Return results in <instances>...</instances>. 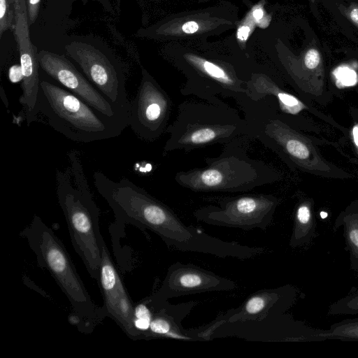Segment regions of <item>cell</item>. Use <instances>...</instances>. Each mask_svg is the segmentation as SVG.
Wrapping results in <instances>:
<instances>
[{
  "instance_id": "22",
  "label": "cell",
  "mask_w": 358,
  "mask_h": 358,
  "mask_svg": "<svg viewBox=\"0 0 358 358\" xmlns=\"http://www.w3.org/2000/svg\"><path fill=\"white\" fill-rule=\"evenodd\" d=\"M15 24V0H0V38Z\"/></svg>"
},
{
  "instance_id": "17",
  "label": "cell",
  "mask_w": 358,
  "mask_h": 358,
  "mask_svg": "<svg viewBox=\"0 0 358 358\" xmlns=\"http://www.w3.org/2000/svg\"><path fill=\"white\" fill-rule=\"evenodd\" d=\"M270 133L285 149L293 158L299 160H306L310 157V151L307 144L299 137L280 125L272 124Z\"/></svg>"
},
{
  "instance_id": "18",
  "label": "cell",
  "mask_w": 358,
  "mask_h": 358,
  "mask_svg": "<svg viewBox=\"0 0 358 358\" xmlns=\"http://www.w3.org/2000/svg\"><path fill=\"white\" fill-rule=\"evenodd\" d=\"M227 131V127L221 126H200L185 133L180 142L184 145H202L224 136Z\"/></svg>"
},
{
  "instance_id": "13",
  "label": "cell",
  "mask_w": 358,
  "mask_h": 358,
  "mask_svg": "<svg viewBox=\"0 0 358 358\" xmlns=\"http://www.w3.org/2000/svg\"><path fill=\"white\" fill-rule=\"evenodd\" d=\"M152 312L149 329L145 340L169 338L179 340H197L201 337V331H187L183 329L181 321L195 305L194 302L173 306L167 301L153 303L145 299Z\"/></svg>"
},
{
  "instance_id": "29",
  "label": "cell",
  "mask_w": 358,
  "mask_h": 358,
  "mask_svg": "<svg viewBox=\"0 0 358 358\" xmlns=\"http://www.w3.org/2000/svg\"><path fill=\"white\" fill-rule=\"evenodd\" d=\"M199 29V24L194 21H189L183 24L182 30L186 34H193Z\"/></svg>"
},
{
  "instance_id": "34",
  "label": "cell",
  "mask_w": 358,
  "mask_h": 358,
  "mask_svg": "<svg viewBox=\"0 0 358 358\" xmlns=\"http://www.w3.org/2000/svg\"><path fill=\"white\" fill-rule=\"evenodd\" d=\"M353 138L356 146L358 148V124L355 126L352 130Z\"/></svg>"
},
{
  "instance_id": "35",
  "label": "cell",
  "mask_w": 358,
  "mask_h": 358,
  "mask_svg": "<svg viewBox=\"0 0 358 358\" xmlns=\"http://www.w3.org/2000/svg\"><path fill=\"white\" fill-rule=\"evenodd\" d=\"M1 97L2 98L3 103L6 105V106H8V101L2 86H1Z\"/></svg>"
},
{
  "instance_id": "26",
  "label": "cell",
  "mask_w": 358,
  "mask_h": 358,
  "mask_svg": "<svg viewBox=\"0 0 358 358\" xmlns=\"http://www.w3.org/2000/svg\"><path fill=\"white\" fill-rule=\"evenodd\" d=\"M41 0H27V15L29 26L35 23L39 13Z\"/></svg>"
},
{
  "instance_id": "32",
  "label": "cell",
  "mask_w": 358,
  "mask_h": 358,
  "mask_svg": "<svg viewBox=\"0 0 358 358\" xmlns=\"http://www.w3.org/2000/svg\"><path fill=\"white\" fill-rule=\"evenodd\" d=\"M350 17L351 20L358 25V7H354L350 11Z\"/></svg>"
},
{
  "instance_id": "24",
  "label": "cell",
  "mask_w": 358,
  "mask_h": 358,
  "mask_svg": "<svg viewBox=\"0 0 358 358\" xmlns=\"http://www.w3.org/2000/svg\"><path fill=\"white\" fill-rule=\"evenodd\" d=\"M198 66L209 76L225 85H232L233 80L220 66L203 59H197Z\"/></svg>"
},
{
  "instance_id": "12",
  "label": "cell",
  "mask_w": 358,
  "mask_h": 358,
  "mask_svg": "<svg viewBox=\"0 0 358 358\" xmlns=\"http://www.w3.org/2000/svg\"><path fill=\"white\" fill-rule=\"evenodd\" d=\"M295 298L296 290L290 285L258 291L220 320L234 322L273 318L283 314L293 304Z\"/></svg>"
},
{
  "instance_id": "11",
  "label": "cell",
  "mask_w": 358,
  "mask_h": 358,
  "mask_svg": "<svg viewBox=\"0 0 358 358\" xmlns=\"http://www.w3.org/2000/svg\"><path fill=\"white\" fill-rule=\"evenodd\" d=\"M103 299L106 317L111 318L131 339L140 340L134 326V308L131 297L110 257L106 243L97 282Z\"/></svg>"
},
{
  "instance_id": "30",
  "label": "cell",
  "mask_w": 358,
  "mask_h": 358,
  "mask_svg": "<svg viewBox=\"0 0 358 358\" xmlns=\"http://www.w3.org/2000/svg\"><path fill=\"white\" fill-rule=\"evenodd\" d=\"M250 30V27L248 26L241 27L237 32V37L241 41L246 40Z\"/></svg>"
},
{
  "instance_id": "23",
  "label": "cell",
  "mask_w": 358,
  "mask_h": 358,
  "mask_svg": "<svg viewBox=\"0 0 358 358\" xmlns=\"http://www.w3.org/2000/svg\"><path fill=\"white\" fill-rule=\"evenodd\" d=\"M271 92L277 96L282 109L291 114H296L305 106L295 96L278 90H266V92Z\"/></svg>"
},
{
  "instance_id": "10",
  "label": "cell",
  "mask_w": 358,
  "mask_h": 358,
  "mask_svg": "<svg viewBox=\"0 0 358 358\" xmlns=\"http://www.w3.org/2000/svg\"><path fill=\"white\" fill-rule=\"evenodd\" d=\"M236 283L193 264L177 262L171 265L159 290L148 297L153 303L185 295L234 289Z\"/></svg>"
},
{
  "instance_id": "27",
  "label": "cell",
  "mask_w": 358,
  "mask_h": 358,
  "mask_svg": "<svg viewBox=\"0 0 358 358\" xmlns=\"http://www.w3.org/2000/svg\"><path fill=\"white\" fill-rule=\"evenodd\" d=\"M320 62V52L314 48L308 50L304 57V64L308 69H315Z\"/></svg>"
},
{
  "instance_id": "6",
  "label": "cell",
  "mask_w": 358,
  "mask_h": 358,
  "mask_svg": "<svg viewBox=\"0 0 358 358\" xmlns=\"http://www.w3.org/2000/svg\"><path fill=\"white\" fill-rule=\"evenodd\" d=\"M37 58L40 68L55 83L106 117L128 124V113L112 104L64 55L42 50Z\"/></svg>"
},
{
  "instance_id": "4",
  "label": "cell",
  "mask_w": 358,
  "mask_h": 358,
  "mask_svg": "<svg viewBox=\"0 0 358 358\" xmlns=\"http://www.w3.org/2000/svg\"><path fill=\"white\" fill-rule=\"evenodd\" d=\"M38 109L52 128L79 143L117 137L128 127L127 123L101 114L57 83L42 78Z\"/></svg>"
},
{
  "instance_id": "28",
  "label": "cell",
  "mask_w": 358,
  "mask_h": 358,
  "mask_svg": "<svg viewBox=\"0 0 358 358\" xmlns=\"http://www.w3.org/2000/svg\"><path fill=\"white\" fill-rule=\"evenodd\" d=\"M8 78L13 83H19L23 80V74L20 64H15L8 70Z\"/></svg>"
},
{
  "instance_id": "33",
  "label": "cell",
  "mask_w": 358,
  "mask_h": 358,
  "mask_svg": "<svg viewBox=\"0 0 358 358\" xmlns=\"http://www.w3.org/2000/svg\"><path fill=\"white\" fill-rule=\"evenodd\" d=\"M264 13L261 8H257L253 12V16L257 20H260L263 17Z\"/></svg>"
},
{
  "instance_id": "2",
  "label": "cell",
  "mask_w": 358,
  "mask_h": 358,
  "mask_svg": "<svg viewBox=\"0 0 358 358\" xmlns=\"http://www.w3.org/2000/svg\"><path fill=\"white\" fill-rule=\"evenodd\" d=\"M70 166L56 171V194L69 229L71 241L89 275L99 281L103 238L99 227L100 211L86 179L79 152L68 153Z\"/></svg>"
},
{
  "instance_id": "20",
  "label": "cell",
  "mask_w": 358,
  "mask_h": 358,
  "mask_svg": "<svg viewBox=\"0 0 358 358\" xmlns=\"http://www.w3.org/2000/svg\"><path fill=\"white\" fill-rule=\"evenodd\" d=\"M152 315V309L145 299L135 306L134 322L140 339H145L150 327Z\"/></svg>"
},
{
  "instance_id": "16",
  "label": "cell",
  "mask_w": 358,
  "mask_h": 358,
  "mask_svg": "<svg viewBox=\"0 0 358 358\" xmlns=\"http://www.w3.org/2000/svg\"><path fill=\"white\" fill-rule=\"evenodd\" d=\"M342 225L345 241V250L349 252L352 269L358 271V213H350L335 222V228Z\"/></svg>"
},
{
  "instance_id": "14",
  "label": "cell",
  "mask_w": 358,
  "mask_h": 358,
  "mask_svg": "<svg viewBox=\"0 0 358 358\" xmlns=\"http://www.w3.org/2000/svg\"><path fill=\"white\" fill-rule=\"evenodd\" d=\"M203 170L182 173L180 180L185 186L196 190L227 189L238 187V171L229 162Z\"/></svg>"
},
{
  "instance_id": "8",
  "label": "cell",
  "mask_w": 358,
  "mask_h": 358,
  "mask_svg": "<svg viewBox=\"0 0 358 358\" xmlns=\"http://www.w3.org/2000/svg\"><path fill=\"white\" fill-rule=\"evenodd\" d=\"M29 27L27 0H15V24L13 32L19 49L20 64L23 74L22 94L19 101L28 126L36 121L39 113L38 98L41 82L38 51L31 41Z\"/></svg>"
},
{
  "instance_id": "15",
  "label": "cell",
  "mask_w": 358,
  "mask_h": 358,
  "mask_svg": "<svg viewBox=\"0 0 358 358\" xmlns=\"http://www.w3.org/2000/svg\"><path fill=\"white\" fill-rule=\"evenodd\" d=\"M315 221L308 203L301 204L296 212L289 245L298 247L308 243L315 235Z\"/></svg>"
},
{
  "instance_id": "1",
  "label": "cell",
  "mask_w": 358,
  "mask_h": 358,
  "mask_svg": "<svg viewBox=\"0 0 358 358\" xmlns=\"http://www.w3.org/2000/svg\"><path fill=\"white\" fill-rule=\"evenodd\" d=\"M98 193L112 209L118 224H129L148 229L167 246L182 252H195L224 257L229 243L185 225L164 203L127 178L110 180L101 171L94 173Z\"/></svg>"
},
{
  "instance_id": "5",
  "label": "cell",
  "mask_w": 358,
  "mask_h": 358,
  "mask_svg": "<svg viewBox=\"0 0 358 358\" xmlns=\"http://www.w3.org/2000/svg\"><path fill=\"white\" fill-rule=\"evenodd\" d=\"M65 51L89 81L115 106L128 113L125 69L120 60L96 39H76Z\"/></svg>"
},
{
  "instance_id": "21",
  "label": "cell",
  "mask_w": 358,
  "mask_h": 358,
  "mask_svg": "<svg viewBox=\"0 0 358 358\" xmlns=\"http://www.w3.org/2000/svg\"><path fill=\"white\" fill-rule=\"evenodd\" d=\"M330 315L358 314V291L334 302L329 307Z\"/></svg>"
},
{
  "instance_id": "3",
  "label": "cell",
  "mask_w": 358,
  "mask_h": 358,
  "mask_svg": "<svg viewBox=\"0 0 358 358\" xmlns=\"http://www.w3.org/2000/svg\"><path fill=\"white\" fill-rule=\"evenodd\" d=\"M20 236L35 254L38 266L48 271L69 299L73 323L80 331L92 333L106 317V312L92 300L62 241L37 215Z\"/></svg>"
},
{
  "instance_id": "31",
  "label": "cell",
  "mask_w": 358,
  "mask_h": 358,
  "mask_svg": "<svg viewBox=\"0 0 358 358\" xmlns=\"http://www.w3.org/2000/svg\"><path fill=\"white\" fill-rule=\"evenodd\" d=\"M80 1H82L84 3H87L89 1H96L99 3H101L106 10H107L110 12H111L113 10L112 5L108 0H80Z\"/></svg>"
},
{
  "instance_id": "7",
  "label": "cell",
  "mask_w": 358,
  "mask_h": 358,
  "mask_svg": "<svg viewBox=\"0 0 358 358\" xmlns=\"http://www.w3.org/2000/svg\"><path fill=\"white\" fill-rule=\"evenodd\" d=\"M277 201L266 196H243L224 201L220 206L200 209L198 220L220 227L266 230L270 224Z\"/></svg>"
},
{
  "instance_id": "25",
  "label": "cell",
  "mask_w": 358,
  "mask_h": 358,
  "mask_svg": "<svg viewBox=\"0 0 358 358\" xmlns=\"http://www.w3.org/2000/svg\"><path fill=\"white\" fill-rule=\"evenodd\" d=\"M338 82L337 85L340 83L338 86H352L357 83L356 73L350 69H342L337 74Z\"/></svg>"
},
{
  "instance_id": "9",
  "label": "cell",
  "mask_w": 358,
  "mask_h": 358,
  "mask_svg": "<svg viewBox=\"0 0 358 358\" xmlns=\"http://www.w3.org/2000/svg\"><path fill=\"white\" fill-rule=\"evenodd\" d=\"M167 112V99L162 90L143 69L142 79L128 110V127L144 140L161 133Z\"/></svg>"
},
{
  "instance_id": "19",
  "label": "cell",
  "mask_w": 358,
  "mask_h": 358,
  "mask_svg": "<svg viewBox=\"0 0 358 358\" xmlns=\"http://www.w3.org/2000/svg\"><path fill=\"white\" fill-rule=\"evenodd\" d=\"M322 336L324 339L358 341V318L348 319L335 323L329 330L323 331Z\"/></svg>"
}]
</instances>
